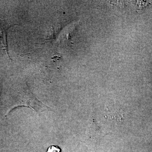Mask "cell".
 <instances>
[{
  "label": "cell",
  "mask_w": 152,
  "mask_h": 152,
  "mask_svg": "<svg viewBox=\"0 0 152 152\" xmlns=\"http://www.w3.org/2000/svg\"><path fill=\"white\" fill-rule=\"evenodd\" d=\"M61 151L59 148L55 146H51L49 148L47 152H60Z\"/></svg>",
  "instance_id": "7a4b0ae2"
},
{
  "label": "cell",
  "mask_w": 152,
  "mask_h": 152,
  "mask_svg": "<svg viewBox=\"0 0 152 152\" xmlns=\"http://www.w3.org/2000/svg\"><path fill=\"white\" fill-rule=\"evenodd\" d=\"M14 25L11 24L3 20H0V42L1 43L3 47L5 49L8 57L10 60H11L9 54L8 47L7 37L8 31L11 27Z\"/></svg>",
  "instance_id": "6da1fadb"
}]
</instances>
